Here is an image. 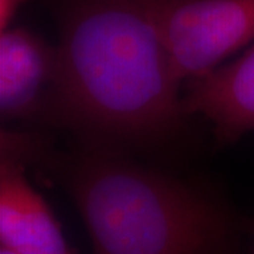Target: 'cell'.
<instances>
[{
	"mask_svg": "<svg viewBox=\"0 0 254 254\" xmlns=\"http://www.w3.org/2000/svg\"><path fill=\"white\" fill-rule=\"evenodd\" d=\"M174 76H206L254 43V0H138Z\"/></svg>",
	"mask_w": 254,
	"mask_h": 254,
	"instance_id": "obj_3",
	"label": "cell"
},
{
	"mask_svg": "<svg viewBox=\"0 0 254 254\" xmlns=\"http://www.w3.org/2000/svg\"><path fill=\"white\" fill-rule=\"evenodd\" d=\"M57 47L24 27L0 34V113L7 120L48 116L57 78Z\"/></svg>",
	"mask_w": 254,
	"mask_h": 254,
	"instance_id": "obj_4",
	"label": "cell"
},
{
	"mask_svg": "<svg viewBox=\"0 0 254 254\" xmlns=\"http://www.w3.org/2000/svg\"><path fill=\"white\" fill-rule=\"evenodd\" d=\"M58 26L48 118L91 144H154L187 116L180 82L138 0H48Z\"/></svg>",
	"mask_w": 254,
	"mask_h": 254,
	"instance_id": "obj_1",
	"label": "cell"
},
{
	"mask_svg": "<svg viewBox=\"0 0 254 254\" xmlns=\"http://www.w3.org/2000/svg\"><path fill=\"white\" fill-rule=\"evenodd\" d=\"M64 168V182L93 254H239L230 213L209 195L89 144Z\"/></svg>",
	"mask_w": 254,
	"mask_h": 254,
	"instance_id": "obj_2",
	"label": "cell"
},
{
	"mask_svg": "<svg viewBox=\"0 0 254 254\" xmlns=\"http://www.w3.org/2000/svg\"><path fill=\"white\" fill-rule=\"evenodd\" d=\"M26 0H0V30H7Z\"/></svg>",
	"mask_w": 254,
	"mask_h": 254,
	"instance_id": "obj_7",
	"label": "cell"
},
{
	"mask_svg": "<svg viewBox=\"0 0 254 254\" xmlns=\"http://www.w3.org/2000/svg\"><path fill=\"white\" fill-rule=\"evenodd\" d=\"M0 242L21 254H75L48 203L27 181L21 160L3 150Z\"/></svg>",
	"mask_w": 254,
	"mask_h": 254,
	"instance_id": "obj_5",
	"label": "cell"
},
{
	"mask_svg": "<svg viewBox=\"0 0 254 254\" xmlns=\"http://www.w3.org/2000/svg\"><path fill=\"white\" fill-rule=\"evenodd\" d=\"M0 254H21V253L13 252V250H10V249H6V247H0Z\"/></svg>",
	"mask_w": 254,
	"mask_h": 254,
	"instance_id": "obj_8",
	"label": "cell"
},
{
	"mask_svg": "<svg viewBox=\"0 0 254 254\" xmlns=\"http://www.w3.org/2000/svg\"><path fill=\"white\" fill-rule=\"evenodd\" d=\"M182 105L187 115L208 119L225 141L254 130V43L232 63L190 82Z\"/></svg>",
	"mask_w": 254,
	"mask_h": 254,
	"instance_id": "obj_6",
	"label": "cell"
}]
</instances>
